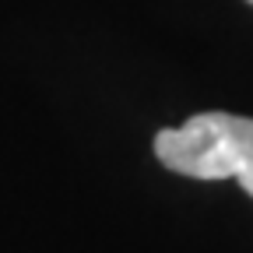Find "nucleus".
Returning <instances> with one entry per match:
<instances>
[{
	"instance_id": "nucleus-1",
	"label": "nucleus",
	"mask_w": 253,
	"mask_h": 253,
	"mask_svg": "<svg viewBox=\"0 0 253 253\" xmlns=\"http://www.w3.org/2000/svg\"><path fill=\"white\" fill-rule=\"evenodd\" d=\"M166 169L190 179H239L253 197V120L236 113H197L183 126L155 134Z\"/></svg>"
},
{
	"instance_id": "nucleus-2",
	"label": "nucleus",
	"mask_w": 253,
	"mask_h": 253,
	"mask_svg": "<svg viewBox=\"0 0 253 253\" xmlns=\"http://www.w3.org/2000/svg\"><path fill=\"white\" fill-rule=\"evenodd\" d=\"M250 4H253V0H250Z\"/></svg>"
}]
</instances>
